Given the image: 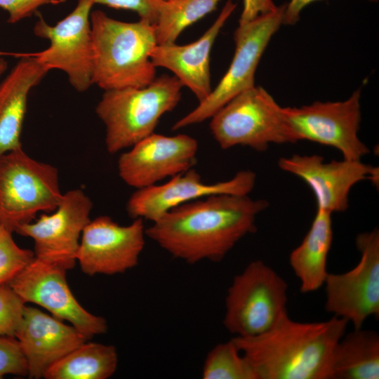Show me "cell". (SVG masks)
I'll return each mask as SVG.
<instances>
[{
  "mask_svg": "<svg viewBox=\"0 0 379 379\" xmlns=\"http://www.w3.org/2000/svg\"><path fill=\"white\" fill-rule=\"evenodd\" d=\"M268 202L248 195L217 194L171 208L145 229L146 236L173 258L189 264L219 262L256 230Z\"/></svg>",
  "mask_w": 379,
  "mask_h": 379,
  "instance_id": "cell-1",
  "label": "cell"
},
{
  "mask_svg": "<svg viewBox=\"0 0 379 379\" xmlns=\"http://www.w3.org/2000/svg\"><path fill=\"white\" fill-rule=\"evenodd\" d=\"M347 324L335 316L299 322L286 314L263 333L232 340L257 379H330L333 351Z\"/></svg>",
  "mask_w": 379,
  "mask_h": 379,
  "instance_id": "cell-2",
  "label": "cell"
},
{
  "mask_svg": "<svg viewBox=\"0 0 379 379\" xmlns=\"http://www.w3.org/2000/svg\"><path fill=\"white\" fill-rule=\"evenodd\" d=\"M90 20L93 84L108 91L142 88L154 80L157 67L150 58L157 45L154 25L120 21L100 10L91 11Z\"/></svg>",
  "mask_w": 379,
  "mask_h": 379,
  "instance_id": "cell-3",
  "label": "cell"
},
{
  "mask_svg": "<svg viewBox=\"0 0 379 379\" xmlns=\"http://www.w3.org/2000/svg\"><path fill=\"white\" fill-rule=\"evenodd\" d=\"M182 87L164 74L145 87L105 91L95 112L105 126L107 152L115 154L152 134L161 117L178 105Z\"/></svg>",
  "mask_w": 379,
  "mask_h": 379,
  "instance_id": "cell-4",
  "label": "cell"
},
{
  "mask_svg": "<svg viewBox=\"0 0 379 379\" xmlns=\"http://www.w3.org/2000/svg\"><path fill=\"white\" fill-rule=\"evenodd\" d=\"M211 119V133L223 149L239 145L264 152L271 144L298 142L284 107L261 86L241 92Z\"/></svg>",
  "mask_w": 379,
  "mask_h": 379,
  "instance_id": "cell-5",
  "label": "cell"
},
{
  "mask_svg": "<svg viewBox=\"0 0 379 379\" xmlns=\"http://www.w3.org/2000/svg\"><path fill=\"white\" fill-rule=\"evenodd\" d=\"M62 196L56 167L33 159L22 147L0 157V222L11 232L38 213L55 210Z\"/></svg>",
  "mask_w": 379,
  "mask_h": 379,
  "instance_id": "cell-6",
  "label": "cell"
},
{
  "mask_svg": "<svg viewBox=\"0 0 379 379\" xmlns=\"http://www.w3.org/2000/svg\"><path fill=\"white\" fill-rule=\"evenodd\" d=\"M288 284L261 260L235 275L225 297V328L238 337L258 335L287 313Z\"/></svg>",
  "mask_w": 379,
  "mask_h": 379,
  "instance_id": "cell-7",
  "label": "cell"
},
{
  "mask_svg": "<svg viewBox=\"0 0 379 379\" xmlns=\"http://www.w3.org/2000/svg\"><path fill=\"white\" fill-rule=\"evenodd\" d=\"M286 4L239 25L234 33L235 51L227 72L210 95L172 126L176 131L211 119L241 92L255 86V73L272 36L283 25Z\"/></svg>",
  "mask_w": 379,
  "mask_h": 379,
  "instance_id": "cell-8",
  "label": "cell"
},
{
  "mask_svg": "<svg viewBox=\"0 0 379 379\" xmlns=\"http://www.w3.org/2000/svg\"><path fill=\"white\" fill-rule=\"evenodd\" d=\"M94 0H77L74 8L55 25L48 24L41 14L33 32L36 36L49 41L46 49L29 53L50 70L65 72L72 88L79 93L91 85L93 41L91 13Z\"/></svg>",
  "mask_w": 379,
  "mask_h": 379,
  "instance_id": "cell-9",
  "label": "cell"
},
{
  "mask_svg": "<svg viewBox=\"0 0 379 379\" xmlns=\"http://www.w3.org/2000/svg\"><path fill=\"white\" fill-rule=\"evenodd\" d=\"M355 242L359 262L346 272L328 273L324 286L326 310L359 329L368 317L379 315L378 230L358 234Z\"/></svg>",
  "mask_w": 379,
  "mask_h": 379,
  "instance_id": "cell-10",
  "label": "cell"
},
{
  "mask_svg": "<svg viewBox=\"0 0 379 379\" xmlns=\"http://www.w3.org/2000/svg\"><path fill=\"white\" fill-rule=\"evenodd\" d=\"M361 90L343 101L314 102L300 107H284L298 141L306 140L333 147L348 160H361L369 153L358 132L361 120Z\"/></svg>",
  "mask_w": 379,
  "mask_h": 379,
  "instance_id": "cell-11",
  "label": "cell"
},
{
  "mask_svg": "<svg viewBox=\"0 0 379 379\" xmlns=\"http://www.w3.org/2000/svg\"><path fill=\"white\" fill-rule=\"evenodd\" d=\"M92 208L91 199L82 190H71L63 194L55 210L20 225L15 232L33 239L36 258L65 270H72Z\"/></svg>",
  "mask_w": 379,
  "mask_h": 379,
  "instance_id": "cell-12",
  "label": "cell"
},
{
  "mask_svg": "<svg viewBox=\"0 0 379 379\" xmlns=\"http://www.w3.org/2000/svg\"><path fill=\"white\" fill-rule=\"evenodd\" d=\"M66 271L34 257L7 284L25 303L36 304L54 317L69 321L87 340L106 333V319L88 312L74 296L67 284Z\"/></svg>",
  "mask_w": 379,
  "mask_h": 379,
  "instance_id": "cell-13",
  "label": "cell"
},
{
  "mask_svg": "<svg viewBox=\"0 0 379 379\" xmlns=\"http://www.w3.org/2000/svg\"><path fill=\"white\" fill-rule=\"evenodd\" d=\"M145 236L142 219L120 225L109 216L97 217L82 232L77 261L89 276L124 273L138 264Z\"/></svg>",
  "mask_w": 379,
  "mask_h": 379,
  "instance_id": "cell-14",
  "label": "cell"
},
{
  "mask_svg": "<svg viewBox=\"0 0 379 379\" xmlns=\"http://www.w3.org/2000/svg\"><path fill=\"white\" fill-rule=\"evenodd\" d=\"M251 171H241L230 180L205 183L194 168L176 175L161 185L138 189L128 200L126 211L133 219L152 221L181 204L217 194L248 195L255 184Z\"/></svg>",
  "mask_w": 379,
  "mask_h": 379,
  "instance_id": "cell-15",
  "label": "cell"
},
{
  "mask_svg": "<svg viewBox=\"0 0 379 379\" xmlns=\"http://www.w3.org/2000/svg\"><path fill=\"white\" fill-rule=\"evenodd\" d=\"M131 147L120 155L118 172L126 184L138 190L192 168L198 142L185 134L166 136L153 133Z\"/></svg>",
  "mask_w": 379,
  "mask_h": 379,
  "instance_id": "cell-16",
  "label": "cell"
},
{
  "mask_svg": "<svg viewBox=\"0 0 379 379\" xmlns=\"http://www.w3.org/2000/svg\"><path fill=\"white\" fill-rule=\"evenodd\" d=\"M279 167L302 179L315 195L317 208L331 213L349 207L351 189L359 182L371 180L378 184V168L361 160H333L325 162L317 155L294 154L281 157Z\"/></svg>",
  "mask_w": 379,
  "mask_h": 379,
  "instance_id": "cell-17",
  "label": "cell"
},
{
  "mask_svg": "<svg viewBox=\"0 0 379 379\" xmlns=\"http://www.w3.org/2000/svg\"><path fill=\"white\" fill-rule=\"evenodd\" d=\"M15 338L27 360L28 376L35 379L87 340L72 325L30 306L25 307Z\"/></svg>",
  "mask_w": 379,
  "mask_h": 379,
  "instance_id": "cell-18",
  "label": "cell"
},
{
  "mask_svg": "<svg viewBox=\"0 0 379 379\" xmlns=\"http://www.w3.org/2000/svg\"><path fill=\"white\" fill-rule=\"evenodd\" d=\"M237 7L227 0L211 27L197 40L185 45L175 43L157 45L150 55L156 67L173 73L196 96L199 102L211 93L210 55L214 42L225 23Z\"/></svg>",
  "mask_w": 379,
  "mask_h": 379,
  "instance_id": "cell-19",
  "label": "cell"
},
{
  "mask_svg": "<svg viewBox=\"0 0 379 379\" xmlns=\"http://www.w3.org/2000/svg\"><path fill=\"white\" fill-rule=\"evenodd\" d=\"M0 83V157L22 147L21 133L29 93L51 71L29 53Z\"/></svg>",
  "mask_w": 379,
  "mask_h": 379,
  "instance_id": "cell-20",
  "label": "cell"
},
{
  "mask_svg": "<svg viewBox=\"0 0 379 379\" xmlns=\"http://www.w3.org/2000/svg\"><path fill=\"white\" fill-rule=\"evenodd\" d=\"M331 215L317 208L309 231L290 254V265L300 280L302 293L318 290L328 276L327 259L333 241Z\"/></svg>",
  "mask_w": 379,
  "mask_h": 379,
  "instance_id": "cell-21",
  "label": "cell"
},
{
  "mask_svg": "<svg viewBox=\"0 0 379 379\" xmlns=\"http://www.w3.org/2000/svg\"><path fill=\"white\" fill-rule=\"evenodd\" d=\"M379 335L361 328L344 334L333 354L330 379H378Z\"/></svg>",
  "mask_w": 379,
  "mask_h": 379,
  "instance_id": "cell-22",
  "label": "cell"
},
{
  "mask_svg": "<svg viewBox=\"0 0 379 379\" xmlns=\"http://www.w3.org/2000/svg\"><path fill=\"white\" fill-rule=\"evenodd\" d=\"M118 354L114 346L84 343L52 364L46 379H107L116 371Z\"/></svg>",
  "mask_w": 379,
  "mask_h": 379,
  "instance_id": "cell-23",
  "label": "cell"
},
{
  "mask_svg": "<svg viewBox=\"0 0 379 379\" xmlns=\"http://www.w3.org/2000/svg\"><path fill=\"white\" fill-rule=\"evenodd\" d=\"M221 0H166L154 25L158 45L175 43L189 26L216 9Z\"/></svg>",
  "mask_w": 379,
  "mask_h": 379,
  "instance_id": "cell-24",
  "label": "cell"
},
{
  "mask_svg": "<svg viewBox=\"0 0 379 379\" xmlns=\"http://www.w3.org/2000/svg\"><path fill=\"white\" fill-rule=\"evenodd\" d=\"M201 375L204 379H257L253 367L232 338L208 352Z\"/></svg>",
  "mask_w": 379,
  "mask_h": 379,
  "instance_id": "cell-25",
  "label": "cell"
},
{
  "mask_svg": "<svg viewBox=\"0 0 379 379\" xmlns=\"http://www.w3.org/2000/svg\"><path fill=\"white\" fill-rule=\"evenodd\" d=\"M0 222V285L7 284L34 258L33 251L20 247Z\"/></svg>",
  "mask_w": 379,
  "mask_h": 379,
  "instance_id": "cell-26",
  "label": "cell"
},
{
  "mask_svg": "<svg viewBox=\"0 0 379 379\" xmlns=\"http://www.w3.org/2000/svg\"><path fill=\"white\" fill-rule=\"evenodd\" d=\"M25 302L8 284L0 285V336L15 337Z\"/></svg>",
  "mask_w": 379,
  "mask_h": 379,
  "instance_id": "cell-27",
  "label": "cell"
},
{
  "mask_svg": "<svg viewBox=\"0 0 379 379\" xmlns=\"http://www.w3.org/2000/svg\"><path fill=\"white\" fill-rule=\"evenodd\" d=\"M8 374L28 376V366L17 338L0 336V379Z\"/></svg>",
  "mask_w": 379,
  "mask_h": 379,
  "instance_id": "cell-28",
  "label": "cell"
},
{
  "mask_svg": "<svg viewBox=\"0 0 379 379\" xmlns=\"http://www.w3.org/2000/svg\"><path fill=\"white\" fill-rule=\"evenodd\" d=\"M166 0H94V3L114 9L135 12L140 20L155 25L161 6Z\"/></svg>",
  "mask_w": 379,
  "mask_h": 379,
  "instance_id": "cell-29",
  "label": "cell"
},
{
  "mask_svg": "<svg viewBox=\"0 0 379 379\" xmlns=\"http://www.w3.org/2000/svg\"><path fill=\"white\" fill-rule=\"evenodd\" d=\"M66 0H0V8L6 11L10 24L18 23L36 14L41 6L59 5Z\"/></svg>",
  "mask_w": 379,
  "mask_h": 379,
  "instance_id": "cell-30",
  "label": "cell"
},
{
  "mask_svg": "<svg viewBox=\"0 0 379 379\" xmlns=\"http://www.w3.org/2000/svg\"><path fill=\"white\" fill-rule=\"evenodd\" d=\"M243 4L239 25L244 24L259 15L272 12L277 7L272 0H243Z\"/></svg>",
  "mask_w": 379,
  "mask_h": 379,
  "instance_id": "cell-31",
  "label": "cell"
},
{
  "mask_svg": "<svg viewBox=\"0 0 379 379\" xmlns=\"http://www.w3.org/2000/svg\"><path fill=\"white\" fill-rule=\"evenodd\" d=\"M319 0H291L286 4L283 25H294L299 20L301 11L307 5Z\"/></svg>",
  "mask_w": 379,
  "mask_h": 379,
  "instance_id": "cell-32",
  "label": "cell"
},
{
  "mask_svg": "<svg viewBox=\"0 0 379 379\" xmlns=\"http://www.w3.org/2000/svg\"><path fill=\"white\" fill-rule=\"evenodd\" d=\"M4 55H7V53L5 54L2 52H0V78L6 71L8 67V62L3 57Z\"/></svg>",
  "mask_w": 379,
  "mask_h": 379,
  "instance_id": "cell-33",
  "label": "cell"
},
{
  "mask_svg": "<svg viewBox=\"0 0 379 379\" xmlns=\"http://www.w3.org/2000/svg\"><path fill=\"white\" fill-rule=\"evenodd\" d=\"M369 1H371V2H377L378 0H368Z\"/></svg>",
  "mask_w": 379,
  "mask_h": 379,
  "instance_id": "cell-34",
  "label": "cell"
}]
</instances>
